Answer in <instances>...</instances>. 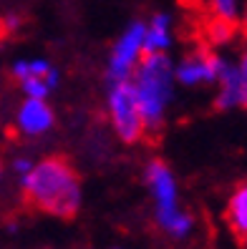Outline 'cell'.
Wrapping results in <instances>:
<instances>
[{
    "instance_id": "2",
    "label": "cell",
    "mask_w": 247,
    "mask_h": 249,
    "mask_svg": "<svg viewBox=\"0 0 247 249\" xmlns=\"http://www.w3.org/2000/svg\"><path fill=\"white\" fill-rule=\"evenodd\" d=\"M139 68L134 71V93L139 101V108L144 116V128H159L164 113V104L171 91V68H169V58L159 53L152 55H141L136 58Z\"/></svg>"
},
{
    "instance_id": "3",
    "label": "cell",
    "mask_w": 247,
    "mask_h": 249,
    "mask_svg": "<svg viewBox=\"0 0 247 249\" xmlns=\"http://www.w3.org/2000/svg\"><path fill=\"white\" fill-rule=\"evenodd\" d=\"M147 181L154 189L156 196V222L164 231L171 237H187L192 229V216L179 212L177 207V186H174V177L169 166L162 159H154L147 169Z\"/></svg>"
},
{
    "instance_id": "6",
    "label": "cell",
    "mask_w": 247,
    "mask_h": 249,
    "mask_svg": "<svg viewBox=\"0 0 247 249\" xmlns=\"http://www.w3.org/2000/svg\"><path fill=\"white\" fill-rule=\"evenodd\" d=\"M56 124V113L43 98H28L18 111V126L28 136H38Z\"/></svg>"
},
{
    "instance_id": "12",
    "label": "cell",
    "mask_w": 247,
    "mask_h": 249,
    "mask_svg": "<svg viewBox=\"0 0 247 249\" xmlns=\"http://www.w3.org/2000/svg\"><path fill=\"white\" fill-rule=\"evenodd\" d=\"M20 83H23V89H25L28 98H46V93H48L46 81L38 78V76H28V78H23Z\"/></svg>"
},
{
    "instance_id": "1",
    "label": "cell",
    "mask_w": 247,
    "mask_h": 249,
    "mask_svg": "<svg viewBox=\"0 0 247 249\" xmlns=\"http://www.w3.org/2000/svg\"><path fill=\"white\" fill-rule=\"evenodd\" d=\"M23 199L28 207L58 219H76L81 209V177L68 156L53 154L31 166L23 179Z\"/></svg>"
},
{
    "instance_id": "7",
    "label": "cell",
    "mask_w": 247,
    "mask_h": 249,
    "mask_svg": "<svg viewBox=\"0 0 247 249\" xmlns=\"http://www.w3.org/2000/svg\"><path fill=\"white\" fill-rule=\"evenodd\" d=\"M220 81H222V89H220V96L214 98V111H227L232 106H245V93H247L245 61L237 68H225Z\"/></svg>"
},
{
    "instance_id": "5",
    "label": "cell",
    "mask_w": 247,
    "mask_h": 249,
    "mask_svg": "<svg viewBox=\"0 0 247 249\" xmlns=\"http://www.w3.org/2000/svg\"><path fill=\"white\" fill-rule=\"evenodd\" d=\"M144 28L141 23L132 25L129 31L121 36V40L116 43L114 55H111V68H109V76L119 83V81H129V73H132V66L139 58V48H141V38H144Z\"/></svg>"
},
{
    "instance_id": "14",
    "label": "cell",
    "mask_w": 247,
    "mask_h": 249,
    "mask_svg": "<svg viewBox=\"0 0 247 249\" xmlns=\"http://www.w3.org/2000/svg\"><path fill=\"white\" fill-rule=\"evenodd\" d=\"M10 33H13V28H10L8 18H0V43H3V40H5Z\"/></svg>"
},
{
    "instance_id": "9",
    "label": "cell",
    "mask_w": 247,
    "mask_h": 249,
    "mask_svg": "<svg viewBox=\"0 0 247 249\" xmlns=\"http://www.w3.org/2000/svg\"><path fill=\"white\" fill-rule=\"evenodd\" d=\"M167 43H169V36H167V18H164V16H156L149 31H144L141 48H139V58H141V55L159 53V51L167 46Z\"/></svg>"
},
{
    "instance_id": "11",
    "label": "cell",
    "mask_w": 247,
    "mask_h": 249,
    "mask_svg": "<svg viewBox=\"0 0 247 249\" xmlns=\"http://www.w3.org/2000/svg\"><path fill=\"white\" fill-rule=\"evenodd\" d=\"M237 18H222V16H214V20L207 25V31H209V38L214 43H227L232 36L237 33Z\"/></svg>"
},
{
    "instance_id": "8",
    "label": "cell",
    "mask_w": 247,
    "mask_h": 249,
    "mask_svg": "<svg viewBox=\"0 0 247 249\" xmlns=\"http://www.w3.org/2000/svg\"><path fill=\"white\" fill-rule=\"evenodd\" d=\"M225 219H227V227L232 231V237L240 247H245L247 242V186L245 181H240L232 192L229 201H227V212H225Z\"/></svg>"
},
{
    "instance_id": "16",
    "label": "cell",
    "mask_w": 247,
    "mask_h": 249,
    "mask_svg": "<svg viewBox=\"0 0 247 249\" xmlns=\"http://www.w3.org/2000/svg\"><path fill=\"white\" fill-rule=\"evenodd\" d=\"M0 171H3V166H0Z\"/></svg>"
},
{
    "instance_id": "10",
    "label": "cell",
    "mask_w": 247,
    "mask_h": 249,
    "mask_svg": "<svg viewBox=\"0 0 247 249\" xmlns=\"http://www.w3.org/2000/svg\"><path fill=\"white\" fill-rule=\"evenodd\" d=\"M177 78L182 83H197V81H205V48L194 51L187 61L182 63V68L177 71Z\"/></svg>"
},
{
    "instance_id": "15",
    "label": "cell",
    "mask_w": 247,
    "mask_h": 249,
    "mask_svg": "<svg viewBox=\"0 0 247 249\" xmlns=\"http://www.w3.org/2000/svg\"><path fill=\"white\" fill-rule=\"evenodd\" d=\"M16 169H18V171H23V174H25V171H28V169H31V164H28V161H25V159H20V161H16Z\"/></svg>"
},
{
    "instance_id": "13",
    "label": "cell",
    "mask_w": 247,
    "mask_h": 249,
    "mask_svg": "<svg viewBox=\"0 0 247 249\" xmlns=\"http://www.w3.org/2000/svg\"><path fill=\"white\" fill-rule=\"evenodd\" d=\"M212 8H214V16L237 18V5H235V0H212Z\"/></svg>"
},
{
    "instance_id": "4",
    "label": "cell",
    "mask_w": 247,
    "mask_h": 249,
    "mask_svg": "<svg viewBox=\"0 0 247 249\" xmlns=\"http://www.w3.org/2000/svg\"><path fill=\"white\" fill-rule=\"evenodd\" d=\"M111 119L116 126V134L124 143H136L144 139L147 128H144V116L139 108V101L134 93V86L129 81H119L111 91Z\"/></svg>"
}]
</instances>
